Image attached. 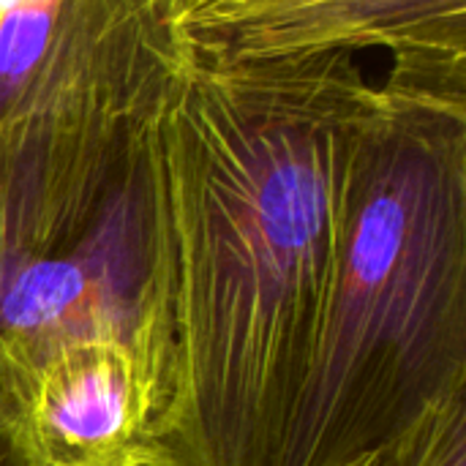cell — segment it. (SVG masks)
<instances>
[{"mask_svg":"<svg viewBox=\"0 0 466 466\" xmlns=\"http://www.w3.org/2000/svg\"><path fill=\"white\" fill-rule=\"evenodd\" d=\"M371 82L350 52L194 55L161 120L164 399L153 466H281Z\"/></svg>","mask_w":466,"mask_h":466,"instance_id":"obj_1","label":"cell"},{"mask_svg":"<svg viewBox=\"0 0 466 466\" xmlns=\"http://www.w3.org/2000/svg\"><path fill=\"white\" fill-rule=\"evenodd\" d=\"M466 393V85L390 76L350 142L341 243L281 466H350Z\"/></svg>","mask_w":466,"mask_h":466,"instance_id":"obj_2","label":"cell"},{"mask_svg":"<svg viewBox=\"0 0 466 466\" xmlns=\"http://www.w3.org/2000/svg\"><path fill=\"white\" fill-rule=\"evenodd\" d=\"M180 41L0 128V404L57 347L120 336L164 399L158 120ZM158 423V420H156Z\"/></svg>","mask_w":466,"mask_h":466,"instance_id":"obj_3","label":"cell"},{"mask_svg":"<svg viewBox=\"0 0 466 466\" xmlns=\"http://www.w3.org/2000/svg\"><path fill=\"white\" fill-rule=\"evenodd\" d=\"M188 49L213 60L390 52V76L466 85V0H183Z\"/></svg>","mask_w":466,"mask_h":466,"instance_id":"obj_4","label":"cell"},{"mask_svg":"<svg viewBox=\"0 0 466 466\" xmlns=\"http://www.w3.org/2000/svg\"><path fill=\"white\" fill-rule=\"evenodd\" d=\"M38 466H153L161 380L128 339L49 352L5 404Z\"/></svg>","mask_w":466,"mask_h":466,"instance_id":"obj_5","label":"cell"},{"mask_svg":"<svg viewBox=\"0 0 466 466\" xmlns=\"http://www.w3.org/2000/svg\"><path fill=\"white\" fill-rule=\"evenodd\" d=\"M183 0H0V128L180 41Z\"/></svg>","mask_w":466,"mask_h":466,"instance_id":"obj_6","label":"cell"},{"mask_svg":"<svg viewBox=\"0 0 466 466\" xmlns=\"http://www.w3.org/2000/svg\"><path fill=\"white\" fill-rule=\"evenodd\" d=\"M369 466H466V393L431 407L371 453Z\"/></svg>","mask_w":466,"mask_h":466,"instance_id":"obj_7","label":"cell"},{"mask_svg":"<svg viewBox=\"0 0 466 466\" xmlns=\"http://www.w3.org/2000/svg\"><path fill=\"white\" fill-rule=\"evenodd\" d=\"M0 466H38L8 410L0 404Z\"/></svg>","mask_w":466,"mask_h":466,"instance_id":"obj_8","label":"cell"},{"mask_svg":"<svg viewBox=\"0 0 466 466\" xmlns=\"http://www.w3.org/2000/svg\"><path fill=\"white\" fill-rule=\"evenodd\" d=\"M369 459H371V456H366V459H360V461H355V464L350 466H369Z\"/></svg>","mask_w":466,"mask_h":466,"instance_id":"obj_9","label":"cell"}]
</instances>
